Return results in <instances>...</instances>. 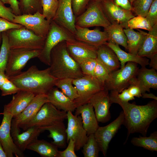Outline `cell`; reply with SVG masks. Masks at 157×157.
<instances>
[{"label": "cell", "mask_w": 157, "mask_h": 157, "mask_svg": "<svg viewBox=\"0 0 157 157\" xmlns=\"http://www.w3.org/2000/svg\"><path fill=\"white\" fill-rule=\"evenodd\" d=\"M109 96L112 104H118L123 109V124L127 130L124 144L131 134L138 133L146 136L150 124L157 117V100L154 99L145 105H138L121 101L117 97L116 92L111 91Z\"/></svg>", "instance_id": "obj_1"}, {"label": "cell", "mask_w": 157, "mask_h": 157, "mask_svg": "<svg viewBox=\"0 0 157 157\" xmlns=\"http://www.w3.org/2000/svg\"><path fill=\"white\" fill-rule=\"evenodd\" d=\"M8 78L20 90L30 92L35 95L47 94L55 86L58 79L51 74L49 67L41 70L34 65L27 70Z\"/></svg>", "instance_id": "obj_2"}, {"label": "cell", "mask_w": 157, "mask_h": 157, "mask_svg": "<svg viewBox=\"0 0 157 157\" xmlns=\"http://www.w3.org/2000/svg\"><path fill=\"white\" fill-rule=\"evenodd\" d=\"M49 66L51 74L58 79H74L84 75L78 63L69 54L66 41L60 42L52 49Z\"/></svg>", "instance_id": "obj_3"}, {"label": "cell", "mask_w": 157, "mask_h": 157, "mask_svg": "<svg viewBox=\"0 0 157 157\" xmlns=\"http://www.w3.org/2000/svg\"><path fill=\"white\" fill-rule=\"evenodd\" d=\"M5 32L10 49L42 50L44 47L46 38L37 35L24 26L19 28L10 29Z\"/></svg>", "instance_id": "obj_4"}, {"label": "cell", "mask_w": 157, "mask_h": 157, "mask_svg": "<svg viewBox=\"0 0 157 157\" xmlns=\"http://www.w3.org/2000/svg\"><path fill=\"white\" fill-rule=\"evenodd\" d=\"M75 39L73 34L52 20L44 47L38 58L42 62L49 66L51 52L53 48L61 42Z\"/></svg>", "instance_id": "obj_5"}, {"label": "cell", "mask_w": 157, "mask_h": 157, "mask_svg": "<svg viewBox=\"0 0 157 157\" xmlns=\"http://www.w3.org/2000/svg\"><path fill=\"white\" fill-rule=\"evenodd\" d=\"M111 24L103 10L100 2L92 1L85 10L76 17L75 24L88 28L94 26L106 28Z\"/></svg>", "instance_id": "obj_6"}, {"label": "cell", "mask_w": 157, "mask_h": 157, "mask_svg": "<svg viewBox=\"0 0 157 157\" xmlns=\"http://www.w3.org/2000/svg\"><path fill=\"white\" fill-rule=\"evenodd\" d=\"M138 69L137 63L127 62L123 67L110 73L104 87L108 91L121 93L129 86L130 80L136 76Z\"/></svg>", "instance_id": "obj_7"}, {"label": "cell", "mask_w": 157, "mask_h": 157, "mask_svg": "<svg viewBox=\"0 0 157 157\" xmlns=\"http://www.w3.org/2000/svg\"><path fill=\"white\" fill-rule=\"evenodd\" d=\"M72 83L78 94L74 101L76 108L89 103L94 95L104 88V85L93 76L84 75L73 79Z\"/></svg>", "instance_id": "obj_8"}, {"label": "cell", "mask_w": 157, "mask_h": 157, "mask_svg": "<svg viewBox=\"0 0 157 157\" xmlns=\"http://www.w3.org/2000/svg\"><path fill=\"white\" fill-rule=\"evenodd\" d=\"M41 50L26 48L10 49L5 72L7 77L20 73L29 60L38 58Z\"/></svg>", "instance_id": "obj_9"}, {"label": "cell", "mask_w": 157, "mask_h": 157, "mask_svg": "<svg viewBox=\"0 0 157 157\" xmlns=\"http://www.w3.org/2000/svg\"><path fill=\"white\" fill-rule=\"evenodd\" d=\"M67 112L58 110L49 102L44 104L35 117L22 129L29 127H44L51 125L67 119Z\"/></svg>", "instance_id": "obj_10"}, {"label": "cell", "mask_w": 157, "mask_h": 157, "mask_svg": "<svg viewBox=\"0 0 157 157\" xmlns=\"http://www.w3.org/2000/svg\"><path fill=\"white\" fill-rule=\"evenodd\" d=\"M51 20H47L42 13L37 12L32 14L15 15L13 22L22 25L37 35L46 38Z\"/></svg>", "instance_id": "obj_11"}, {"label": "cell", "mask_w": 157, "mask_h": 157, "mask_svg": "<svg viewBox=\"0 0 157 157\" xmlns=\"http://www.w3.org/2000/svg\"><path fill=\"white\" fill-rule=\"evenodd\" d=\"M3 117L0 125V142L7 157L24 156L23 152L20 150L14 142L11 134V124L13 117L8 111L3 110Z\"/></svg>", "instance_id": "obj_12"}, {"label": "cell", "mask_w": 157, "mask_h": 157, "mask_svg": "<svg viewBox=\"0 0 157 157\" xmlns=\"http://www.w3.org/2000/svg\"><path fill=\"white\" fill-rule=\"evenodd\" d=\"M124 115L123 111L114 120L104 126H99L94 133L95 138L99 147L100 151L104 156L107 155L109 144L123 124Z\"/></svg>", "instance_id": "obj_13"}, {"label": "cell", "mask_w": 157, "mask_h": 157, "mask_svg": "<svg viewBox=\"0 0 157 157\" xmlns=\"http://www.w3.org/2000/svg\"><path fill=\"white\" fill-rule=\"evenodd\" d=\"M67 126L66 129L67 142L70 139L75 141V150L78 151L87 142L88 136L83 124L81 116L74 115L70 111L67 112Z\"/></svg>", "instance_id": "obj_14"}, {"label": "cell", "mask_w": 157, "mask_h": 157, "mask_svg": "<svg viewBox=\"0 0 157 157\" xmlns=\"http://www.w3.org/2000/svg\"><path fill=\"white\" fill-rule=\"evenodd\" d=\"M47 102V94L35 95L24 110L13 119L11 127L22 128L35 117L42 106Z\"/></svg>", "instance_id": "obj_15"}, {"label": "cell", "mask_w": 157, "mask_h": 157, "mask_svg": "<svg viewBox=\"0 0 157 157\" xmlns=\"http://www.w3.org/2000/svg\"><path fill=\"white\" fill-rule=\"evenodd\" d=\"M100 2L104 13L111 24L117 23L125 29L128 28V21L135 17L131 11L117 5L113 0H102Z\"/></svg>", "instance_id": "obj_16"}, {"label": "cell", "mask_w": 157, "mask_h": 157, "mask_svg": "<svg viewBox=\"0 0 157 157\" xmlns=\"http://www.w3.org/2000/svg\"><path fill=\"white\" fill-rule=\"evenodd\" d=\"M89 102L94 109L95 113L98 122L104 123L111 118L110 108L112 104L109 91L105 87L91 98Z\"/></svg>", "instance_id": "obj_17"}, {"label": "cell", "mask_w": 157, "mask_h": 157, "mask_svg": "<svg viewBox=\"0 0 157 157\" xmlns=\"http://www.w3.org/2000/svg\"><path fill=\"white\" fill-rule=\"evenodd\" d=\"M58 5L52 20L74 35L76 32L75 21L72 8V0H58Z\"/></svg>", "instance_id": "obj_18"}, {"label": "cell", "mask_w": 157, "mask_h": 157, "mask_svg": "<svg viewBox=\"0 0 157 157\" xmlns=\"http://www.w3.org/2000/svg\"><path fill=\"white\" fill-rule=\"evenodd\" d=\"M75 28V39L92 46L98 48L109 40L108 35L104 31H102L98 28L90 30L76 25Z\"/></svg>", "instance_id": "obj_19"}, {"label": "cell", "mask_w": 157, "mask_h": 157, "mask_svg": "<svg viewBox=\"0 0 157 157\" xmlns=\"http://www.w3.org/2000/svg\"><path fill=\"white\" fill-rule=\"evenodd\" d=\"M138 86L142 94L146 91L150 92V89L157 88V72L155 69H149L146 67H141L138 69L136 76L132 78L129 81V85Z\"/></svg>", "instance_id": "obj_20"}, {"label": "cell", "mask_w": 157, "mask_h": 157, "mask_svg": "<svg viewBox=\"0 0 157 157\" xmlns=\"http://www.w3.org/2000/svg\"><path fill=\"white\" fill-rule=\"evenodd\" d=\"M66 42L69 54L75 61L87 58H97V48L76 39Z\"/></svg>", "instance_id": "obj_21"}, {"label": "cell", "mask_w": 157, "mask_h": 157, "mask_svg": "<svg viewBox=\"0 0 157 157\" xmlns=\"http://www.w3.org/2000/svg\"><path fill=\"white\" fill-rule=\"evenodd\" d=\"M44 131L40 127L35 126L29 127L21 133L20 129H11V135L14 143L23 152L27 146L37 139L40 133Z\"/></svg>", "instance_id": "obj_22"}, {"label": "cell", "mask_w": 157, "mask_h": 157, "mask_svg": "<svg viewBox=\"0 0 157 157\" xmlns=\"http://www.w3.org/2000/svg\"><path fill=\"white\" fill-rule=\"evenodd\" d=\"M35 95L30 92L20 90L13 95L9 103L4 106L3 110L10 113L14 118L24 110Z\"/></svg>", "instance_id": "obj_23"}, {"label": "cell", "mask_w": 157, "mask_h": 157, "mask_svg": "<svg viewBox=\"0 0 157 157\" xmlns=\"http://www.w3.org/2000/svg\"><path fill=\"white\" fill-rule=\"evenodd\" d=\"M81 115L83 126L88 136L94 134L99 127L93 107L89 103L77 107L74 115Z\"/></svg>", "instance_id": "obj_24"}, {"label": "cell", "mask_w": 157, "mask_h": 157, "mask_svg": "<svg viewBox=\"0 0 157 157\" xmlns=\"http://www.w3.org/2000/svg\"><path fill=\"white\" fill-rule=\"evenodd\" d=\"M47 95L48 102L59 110L72 112L76 108L74 101L65 95L57 87L53 88Z\"/></svg>", "instance_id": "obj_25"}, {"label": "cell", "mask_w": 157, "mask_h": 157, "mask_svg": "<svg viewBox=\"0 0 157 157\" xmlns=\"http://www.w3.org/2000/svg\"><path fill=\"white\" fill-rule=\"evenodd\" d=\"M97 59L106 68L109 73L118 69L120 67V62L115 52L106 45H102L98 47Z\"/></svg>", "instance_id": "obj_26"}, {"label": "cell", "mask_w": 157, "mask_h": 157, "mask_svg": "<svg viewBox=\"0 0 157 157\" xmlns=\"http://www.w3.org/2000/svg\"><path fill=\"white\" fill-rule=\"evenodd\" d=\"M157 54V24L145 35L137 55L150 58Z\"/></svg>", "instance_id": "obj_27"}, {"label": "cell", "mask_w": 157, "mask_h": 157, "mask_svg": "<svg viewBox=\"0 0 157 157\" xmlns=\"http://www.w3.org/2000/svg\"><path fill=\"white\" fill-rule=\"evenodd\" d=\"M105 44L112 49L117 55L120 63L121 68L123 67L126 63L130 62L138 64L141 67H146L149 64V61L147 58L137 54L127 53L122 49L118 44L107 42Z\"/></svg>", "instance_id": "obj_28"}, {"label": "cell", "mask_w": 157, "mask_h": 157, "mask_svg": "<svg viewBox=\"0 0 157 157\" xmlns=\"http://www.w3.org/2000/svg\"><path fill=\"white\" fill-rule=\"evenodd\" d=\"M44 131H48V137L53 139L51 142L58 148H64L66 146L67 134L66 128L63 122L50 125L40 127Z\"/></svg>", "instance_id": "obj_29"}, {"label": "cell", "mask_w": 157, "mask_h": 157, "mask_svg": "<svg viewBox=\"0 0 157 157\" xmlns=\"http://www.w3.org/2000/svg\"><path fill=\"white\" fill-rule=\"evenodd\" d=\"M26 149L35 151L43 157H58V147L44 140L37 139L27 147Z\"/></svg>", "instance_id": "obj_30"}, {"label": "cell", "mask_w": 157, "mask_h": 157, "mask_svg": "<svg viewBox=\"0 0 157 157\" xmlns=\"http://www.w3.org/2000/svg\"><path fill=\"white\" fill-rule=\"evenodd\" d=\"M123 28L119 24L115 23L104 28V31L108 36V42L121 45L127 50V38Z\"/></svg>", "instance_id": "obj_31"}, {"label": "cell", "mask_w": 157, "mask_h": 157, "mask_svg": "<svg viewBox=\"0 0 157 157\" xmlns=\"http://www.w3.org/2000/svg\"><path fill=\"white\" fill-rule=\"evenodd\" d=\"M136 32L129 28L124 29L127 38V50L129 53L137 55L138 51L146 33L138 29Z\"/></svg>", "instance_id": "obj_32"}, {"label": "cell", "mask_w": 157, "mask_h": 157, "mask_svg": "<svg viewBox=\"0 0 157 157\" xmlns=\"http://www.w3.org/2000/svg\"><path fill=\"white\" fill-rule=\"evenodd\" d=\"M133 145L141 147L151 151H157V131H155L149 137H134L131 140Z\"/></svg>", "instance_id": "obj_33"}, {"label": "cell", "mask_w": 157, "mask_h": 157, "mask_svg": "<svg viewBox=\"0 0 157 157\" xmlns=\"http://www.w3.org/2000/svg\"><path fill=\"white\" fill-rule=\"evenodd\" d=\"M73 80L70 78L58 79L55 86L60 89L65 95L74 101L78 98V94L76 88L73 84Z\"/></svg>", "instance_id": "obj_34"}, {"label": "cell", "mask_w": 157, "mask_h": 157, "mask_svg": "<svg viewBox=\"0 0 157 157\" xmlns=\"http://www.w3.org/2000/svg\"><path fill=\"white\" fill-rule=\"evenodd\" d=\"M18 1L21 15L32 14L37 12L42 13L40 0H19Z\"/></svg>", "instance_id": "obj_35"}, {"label": "cell", "mask_w": 157, "mask_h": 157, "mask_svg": "<svg viewBox=\"0 0 157 157\" xmlns=\"http://www.w3.org/2000/svg\"><path fill=\"white\" fill-rule=\"evenodd\" d=\"M2 44L0 50V72H5L10 50L5 31L2 33Z\"/></svg>", "instance_id": "obj_36"}, {"label": "cell", "mask_w": 157, "mask_h": 157, "mask_svg": "<svg viewBox=\"0 0 157 157\" xmlns=\"http://www.w3.org/2000/svg\"><path fill=\"white\" fill-rule=\"evenodd\" d=\"M82 152L84 157H98L100 151L94 134L90 135L87 142L82 147Z\"/></svg>", "instance_id": "obj_37"}, {"label": "cell", "mask_w": 157, "mask_h": 157, "mask_svg": "<svg viewBox=\"0 0 157 157\" xmlns=\"http://www.w3.org/2000/svg\"><path fill=\"white\" fill-rule=\"evenodd\" d=\"M42 14L47 20H51L55 16L58 5V1L40 0Z\"/></svg>", "instance_id": "obj_38"}, {"label": "cell", "mask_w": 157, "mask_h": 157, "mask_svg": "<svg viewBox=\"0 0 157 157\" xmlns=\"http://www.w3.org/2000/svg\"><path fill=\"white\" fill-rule=\"evenodd\" d=\"M154 0H134L131 4L132 12L137 15L145 17Z\"/></svg>", "instance_id": "obj_39"}, {"label": "cell", "mask_w": 157, "mask_h": 157, "mask_svg": "<svg viewBox=\"0 0 157 157\" xmlns=\"http://www.w3.org/2000/svg\"><path fill=\"white\" fill-rule=\"evenodd\" d=\"M128 28L131 29H141L149 31L152 27L145 17L137 15L130 19L128 22Z\"/></svg>", "instance_id": "obj_40"}, {"label": "cell", "mask_w": 157, "mask_h": 157, "mask_svg": "<svg viewBox=\"0 0 157 157\" xmlns=\"http://www.w3.org/2000/svg\"><path fill=\"white\" fill-rule=\"evenodd\" d=\"M97 60V58H87L76 61L78 64L83 75L94 76V71Z\"/></svg>", "instance_id": "obj_41"}, {"label": "cell", "mask_w": 157, "mask_h": 157, "mask_svg": "<svg viewBox=\"0 0 157 157\" xmlns=\"http://www.w3.org/2000/svg\"><path fill=\"white\" fill-rule=\"evenodd\" d=\"M94 71V76L104 85L108 81L110 74L103 64L97 58Z\"/></svg>", "instance_id": "obj_42"}, {"label": "cell", "mask_w": 157, "mask_h": 157, "mask_svg": "<svg viewBox=\"0 0 157 157\" xmlns=\"http://www.w3.org/2000/svg\"><path fill=\"white\" fill-rule=\"evenodd\" d=\"M93 0H72L73 12L76 17L85 10L89 3Z\"/></svg>", "instance_id": "obj_43"}, {"label": "cell", "mask_w": 157, "mask_h": 157, "mask_svg": "<svg viewBox=\"0 0 157 157\" xmlns=\"http://www.w3.org/2000/svg\"><path fill=\"white\" fill-rule=\"evenodd\" d=\"M2 96L15 94L20 91L19 89L8 78L0 88Z\"/></svg>", "instance_id": "obj_44"}, {"label": "cell", "mask_w": 157, "mask_h": 157, "mask_svg": "<svg viewBox=\"0 0 157 157\" xmlns=\"http://www.w3.org/2000/svg\"><path fill=\"white\" fill-rule=\"evenodd\" d=\"M145 17L152 27L157 24V0H154Z\"/></svg>", "instance_id": "obj_45"}, {"label": "cell", "mask_w": 157, "mask_h": 157, "mask_svg": "<svg viewBox=\"0 0 157 157\" xmlns=\"http://www.w3.org/2000/svg\"><path fill=\"white\" fill-rule=\"evenodd\" d=\"M66 148L64 151H59L58 157H77L75 153V142L70 139Z\"/></svg>", "instance_id": "obj_46"}, {"label": "cell", "mask_w": 157, "mask_h": 157, "mask_svg": "<svg viewBox=\"0 0 157 157\" xmlns=\"http://www.w3.org/2000/svg\"><path fill=\"white\" fill-rule=\"evenodd\" d=\"M4 4L0 1V17L13 22L15 15L13 13L10 7L6 6Z\"/></svg>", "instance_id": "obj_47"}, {"label": "cell", "mask_w": 157, "mask_h": 157, "mask_svg": "<svg viewBox=\"0 0 157 157\" xmlns=\"http://www.w3.org/2000/svg\"><path fill=\"white\" fill-rule=\"evenodd\" d=\"M24 26L0 17V33L12 29L19 28Z\"/></svg>", "instance_id": "obj_48"}, {"label": "cell", "mask_w": 157, "mask_h": 157, "mask_svg": "<svg viewBox=\"0 0 157 157\" xmlns=\"http://www.w3.org/2000/svg\"><path fill=\"white\" fill-rule=\"evenodd\" d=\"M121 92V94L117 92V96L118 98L121 101L127 102L135 99L134 97L130 94L127 88L124 89Z\"/></svg>", "instance_id": "obj_49"}, {"label": "cell", "mask_w": 157, "mask_h": 157, "mask_svg": "<svg viewBox=\"0 0 157 157\" xmlns=\"http://www.w3.org/2000/svg\"><path fill=\"white\" fill-rule=\"evenodd\" d=\"M114 3L122 8L132 11V8L129 0H113Z\"/></svg>", "instance_id": "obj_50"}, {"label": "cell", "mask_w": 157, "mask_h": 157, "mask_svg": "<svg viewBox=\"0 0 157 157\" xmlns=\"http://www.w3.org/2000/svg\"><path fill=\"white\" fill-rule=\"evenodd\" d=\"M10 8L12 9L13 13L15 15H21L19 7V2L17 0H9Z\"/></svg>", "instance_id": "obj_51"}, {"label": "cell", "mask_w": 157, "mask_h": 157, "mask_svg": "<svg viewBox=\"0 0 157 157\" xmlns=\"http://www.w3.org/2000/svg\"><path fill=\"white\" fill-rule=\"evenodd\" d=\"M130 94L133 96L140 98L142 97V93L140 88L137 86L130 85L127 88Z\"/></svg>", "instance_id": "obj_52"}, {"label": "cell", "mask_w": 157, "mask_h": 157, "mask_svg": "<svg viewBox=\"0 0 157 157\" xmlns=\"http://www.w3.org/2000/svg\"><path fill=\"white\" fill-rule=\"evenodd\" d=\"M149 64L150 67L156 70L157 69V54H156L150 58Z\"/></svg>", "instance_id": "obj_53"}, {"label": "cell", "mask_w": 157, "mask_h": 157, "mask_svg": "<svg viewBox=\"0 0 157 157\" xmlns=\"http://www.w3.org/2000/svg\"><path fill=\"white\" fill-rule=\"evenodd\" d=\"M8 79L5 72H0V88Z\"/></svg>", "instance_id": "obj_54"}, {"label": "cell", "mask_w": 157, "mask_h": 157, "mask_svg": "<svg viewBox=\"0 0 157 157\" xmlns=\"http://www.w3.org/2000/svg\"><path fill=\"white\" fill-rule=\"evenodd\" d=\"M143 98H150L157 100V97L152 93H147L146 92L142 94V97Z\"/></svg>", "instance_id": "obj_55"}, {"label": "cell", "mask_w": 157, "mask_h": 157, "mask_svg": "<svg viewBox=\"0 0 157 157\" xmlns=\"http://www.w3.org/2000/svg\"><path fill=\"white\" fill-rule=\"evenodd\" d=\"M0 157H7V155L5 152L2 145L0 142Z\"/></svg>", "instance_id": "obj_56"}, {"label": "cell", "mask_w": 157, "mask_h": 157, "mask_svg": "<svg viewBox=\"0 0 157 157\" xmlns=\"http://www.w3.org/2000/svg\"><path fill=\"white\" fill-rule=\"evenodd\" d=\"M0 1H2L4 4H8L9 3V0H0Z\"/></svg>", "instance_id": "obj_57"}, {"label": "cell", "mask_w": 157, "mask_h": 157, "mask_svg": "<svg viewBox=\"0 0 157 157\" xmlns=\"http://www.w3.org/2000/svg\"><path fill=\"white\" fill-rule=\"evenodd\" d=\"M2 39V33H0V43Z\"/></svg>", "instance_id": "obj_58"}, {"label": "cell", "mask_w": 157, "mask_h": 157, "mask_svg": "<svg viewBox=\"0 0 157 157\" xmlns=\"http://www.w3.org/2000/svg\"><path fill=\"white\" fill-rule=\"evenodd\" d=\"M134 0H129L131 4L134 1Z\"/></svg>", "instance_id": "obj_59"}, {"label": "cell", "mask_w": 157, "mask_h": 157, "mask_svg": "<svg viewBox=\"0 0 157 157\" xmlns=\"http://www.w3.org/2000/svg\"><path fill=\"white\" fill-rule=\"evenodd\" d=\"M94 0L97 1H99V2H100L102 0Z\"/></svg>", "instance_id": "obj_60"}, {"label": "cell", "mask_w": 157, "mask_h": 157, "mask_svg": "<svg viewBox=\"0 0 157 157\" xmlns=\"http://www.w3.org/2000/svg\"></svg>", "instance_id": "obj_61"}]
</instances>
